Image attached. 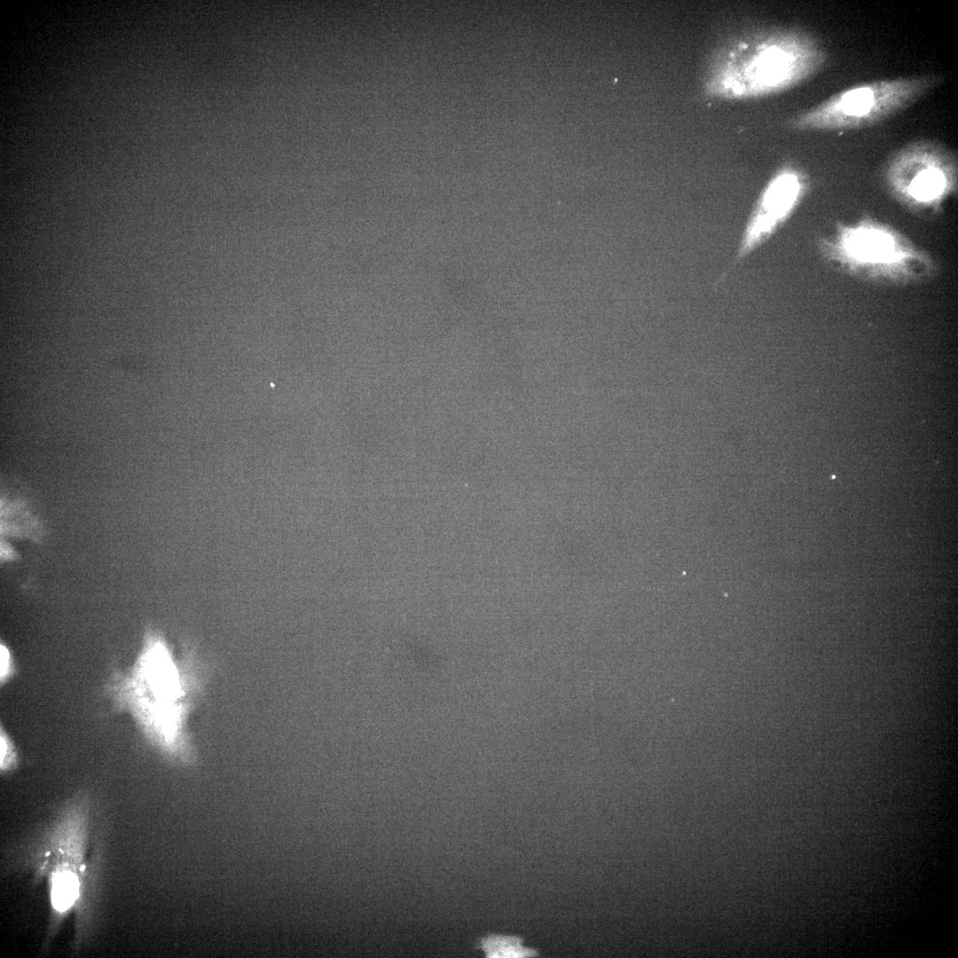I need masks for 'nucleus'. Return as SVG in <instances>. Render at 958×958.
Here are the masks:
<instances>
[{
  "label": "nucleus",
  "mask_w": 958,
  "mask_h": 958,
  "mask_svg": "<svg viewBox=\"0 0 958 958\" xmlns=\"http://www.w3.org/2000/svg\"><path fill=\"white\" fill-rule=\"evenodd\" d=\"M828 60L821 40L804 28L761 27L719 50L707 71L703 90L724 99L764 98L809 80Z\"/></svg>",
  "instance_id": "nucleus-1"
},
{
  "label": "nucleus",
  "mask_w": 958,
  "mask_h": 958,
  "mask_svg": "<svg viewBox=\"0 0 958 958\" xmlns=\"http://www.w3.org/2000/svg\"><path fill=\"white\" fill-rule=\"evenodd\" d=\"M946 81L943 74L881 79L856 84L792 116L797 131H834L873 126L906 110Z\"/></svg>",
  "instance_id": "nucleus-2"
},
{
  "label": "nucleus",
  "mask_w": 958,
  "mask_h": 958,
  "mask_svg": "<svg viewBox=\"0 0 958 958\" xmlns=\"http://www.w3.org/2000/svg\"><path fill=\"white\" fill-rule=\"evenodd\" d=\"M181 669L162 641L152 642L139 663L140 681L145 684L141 687L148 696L142 708L156 742L172 755L190 760L192 754L185 730L191 705L190 680Z\"/></svg>",
  "instance_id": "nucleus-3"
},
{
  "label": "nucleus",
  "mask_w": 958,
  "mask_h": 958,
  "mask_svg": "<svg viewBox=\"0 0 958 958\" xmlns=\"http://www.w3.org/2000/svg\"><path fill=\"white\" fill-rule=\"evenodd\" d=\"M884 177L891 192L905 205L938 208L956 191V154L937 140H915L891 155Z\"/></svg>",
  "instance_id": "nucleus-4"
},
{
  "label": "nucleus",
  "mask_w": 958,
  "mask_h": 958,
  "mask_svg": "<svg viewBox=\"0 0 958 958\" xmlns=\"http://www.w3.org/2000/svg\"><path fill=\"white\" fill-rule=\"evenodd\" d=\"M831 245L833 256L842 264L871 275L911 276L925 264L896 232L872 222L840 227Z\"/></svg>",
  "instance_id": "nucleus-5"
},
{
  "label": "nucleus",
  "mask_w": 958,
  "mask_h": 958,
  "mask_svg": "<svg viewBox=\"0 0 958 958\" xmlns=\"http://www.w3.org/2000/svg\"><path fill=\"white\" fill-rule=\"evenodd\" d=\"M808 189L805 173L791 163L781 167L761 191L749 215L735 255L713 287L759 247L766 243L790 218Z\"/></svg>",
  "instance_id": "nucleus-6"
},
{
  "label": "nucleus",
  "mask_w": 958,
  "mask_h": 958,
  "mask_svg": "<svg viewBox=\"0 0 958 958\" xmlns=\"http://www.w3.org/2000/svg\"><path fill=\"white\" fill-rule=\"evenodd\" d=\"M479 947L489 958L537 956L534 949L524 947L522 939L514 936L489 935L480 940Z\"/></svg>",
  "instance_id": "nucleus-7"
},
{
  "label": "nucleus",
  "mask_w": 958,
  "mask_h": 958,
  "mask_svg": "<svg viewBox=\"0 0 958 958\" xmlns=\"http://www.w3.org/2000/svg\"><path fill=\"white\" fill-rule=\"evenodd\" d=\"M0 743H1V768L2 769H7V767L10 766L11 762H12V757H13V755H12L13 753H12V746L11 741L9 740V738L7 737L5 733L3 732V731L1 732Z\"/></svg>",
  "instance_id": "nucleus-8"
},
{
  "label": "nucleus",
  "mask_w": 958,
  "mask_h": 958,
  "mask_svg": "<svg viewBox=\"0 0 958 958\" xmlns=\"http://www.w3.org/2000/svg\"><path fill=\"white\" fill-rule=\"evenodd\" d=\"M0 649H1V653H0V657H1V681L3 682L4 680L6 679L7 677H9L10 672H11V669H10V667H11V656H10V654H9L7 648L4 646L1 645Z\"/></svg>",
  "instance_id": "nucleus-9"
}]
</instances>
